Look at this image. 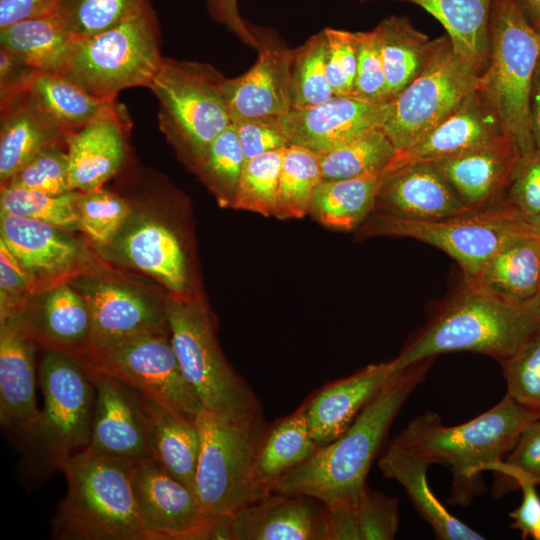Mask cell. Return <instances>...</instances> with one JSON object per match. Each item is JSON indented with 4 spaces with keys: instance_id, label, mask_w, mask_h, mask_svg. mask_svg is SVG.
Instances as JSON below:
<instances>
[{
    "instance_id": "cell-26",
    "label": "cell",
    "mask_w": 540,
    "mask_h": 540,
    "mask_svg": "<svg viewBox=\"0 0 540 540\" xmlns=\"http://www.w3.org/2000/svg\"><path fill=\"white\" fill-rule=\"evenodd\" d=\"M399 371L394 359L374 363L319 390L305 403L310 431L317 445L324 446L345 432Z\"/></svg>"
},
{
    "instance_id": "cell-5",
    "label": "cell",
    "mask_w": 540,
    "mask_h": 540,
    "mask_svg": "<svg viewBox=\"0 0 540 540\" xmlns=\"http://www.w3.org/2000/svg\"><path fill=\"white\" fill-rule=\"evenodd\" d=\"M165 307L174 352L203 409L240 424L263 421L253 390L223 355L204 303L171 295Z\"/></svg>"
},
{
    "instance_id": "cell-11",
    "label": "cell",
    "mask_w": 540,
    "mask_h": 540,
    "mask_svg": "<svg viewBox=\"0 0 540 540\" xmlns=\"http://www.w3.org/2000/svg\"><path fill=\"white\" fill-rule=\"evenodd\" d=\"M195 493L207 515H232L258 500L255 462L267 426L240 424L202 410Z\"/></svg>"
},
{
    "instance_id": "cell-3",
    "label": "cell",
    "mask_w": 540,
    "mask_h": 540,
    "mask_svg": "<svg viewBox=\"0 0 540 540\" xmlns=\"http://www.w3.org/2000/svg\"><path fill=\"white\" fill-rule=\"evenodd\" d=\"M539 333V297L512 303L464 284L394 360L401 370L444 353L474 352L502 363Z\"/></svg>"
},
{
    "instance_id": "cell-21",
    "label": "cell",
    "mask_w": 540,
    "mask_h": 540,
    "mask_svg": "<svg viewBox=\"0 0 540 540\" xmlns=\"http://www.w3.org/2000/svg\"><path fill=\"white\" fill-rule=\"evenodd\" d=\"M472 211L431 162L386 167L374 211L406 220H436Z\"/></svg>"
},
{
    "instance_id": "cell-16",
    "label": "cell",
    "mask_w": 540,
    "mask_h": 540,
    "mask_svg": "<svg viewBox=\"0 0 540 540\" xmlns=\"http://www.w3.org/2000/svg\"><path fill=\"white\" fill-rule=\"evenodd\" d=\"M90 367V366H89ZM95 408L88 452L137 462L151 458V436L138 393L90 367Z\"/></svg>"
},
{
    "instance_id": "cell-2",
    "label": "cell",
    "mask_w": 540,
    "mask_h": 540,
    "mask_svg": "<svg viewBox=\"0 0 540 540\" xmlns=\"http://www.w3.org/2000/svg\"><path fill=\"white\" fill-rule=\"evenodd\" d=\"M538 418L506 394L488 411L456 426H444L438 414L428 411L412 420L391 443L430 464L447 465L453 475L449 501L465 506L483 489V472L492 471Z\"/></svg>"
},
{
    "instance_id": "cell-32",
    "label": "cell",
    "mask_w": 540,
    "mask_h": 540,
    "mask_svg": "<svg viewBox=\"0 0 540 540\" xmlns=\"http://www.w3.org/2000/svg\"><path fill=\"white\" fill-rule=\"evenodd\" d=\"M312 437L306 404L266 428L255 462L258 499L272 492L276 482L318 450Z\"/></svg>"
},
{
    "instance_id": "cell-62",
    "label": "cell",
    "mask_w": 540,
    "mask_h": 540,
    "mask_svg": "<svg viewBox=\"0 0 540 540\" xmlns=\"http://www.w3.org/2000/svg\"><path fill=\"white\" fill-rule=\"evenodd\" d=\"M530 235L540 243V214L527 220Z\"/></svg>"
},
{
    "instance_id": "cell-46",
    "label": "cell",
    "mask_w": 540,
    "mask_h": 540,
    "mask_svg": "<svg viewBox=\"0 0 540 540\" xmlns=\"http://www.w3.org/2000/svg\"><path fill=\"white\" fill-rule=\"evenodd\" d=\"M149 0H58L54 13L77 38L95 35L125 20Z\"/></svg>"
},
{
    "instance_id": "cell-8",
    "label": "cell",
    "mask_w": 540,
    "mask_h": 540,
    "mask_svg": "<svg viewBox=\"0 0 540 540\" xmlns=\"http://www.w3.org/2000/svg\"><path fill=\"white\" fill-rule=\"evenodd\" d=\"M224 77L210 64L164 57L149 85L158 101V125L192 167L232 122Z\"/></svg>"
},
{
    "instance_id": "cell-37",
    "label": "cell",
    "mask_w": 540,
    "mask_h": 540,
    "mask_svg": "<svg viewBox=\"0 0 540 540\" xmlns=\"http://www.w3.org/2000/svg\"><path fill=\"white\" fill-rule=\"evenodd\" d=\"M328 540H391L399 528L398 500L367 487L351 503L327 507Z\"/></svg>"
},
{
    "instance_id": "cell-39",
    "label": "cell",
    "mask_w": 540,
    "mask_h": 540,
    "mask_svg": "<svg viewBox=\"0 0 540 540\" xmlns=\"http://www.w3.org/2000/svg\"><path fill=\"white\" fill-rule=\"evenodd\" d=\"M28 98L65 133L79 129L117 99L98 98L58 73L37 72Z\"/></svg>"
},
{
    "instance_id": "cell-14",
    "label": "cell",
    "mask_w": 540,
    "mask_h": 540,
    "mask_svg": "<svg viewBox=\"0 0 540 540\" xmlns=\"http://www.w3.org/2000/svg\"><path fill=\"white\" fill-rule=\"evenodd\" d=\"M146 540H232L230 515H207L186 485L152 458L132 467Z\"/></svg>"
},
{
    "instance_id": "cell-27",
    "label": "cell",
    "mask_w": 540,
    "mask_h": 540,
    "mask_svg": "<svg viewBox=\"0 0 540 540\" xmlns=\"http://www.w3.org/2000/svg\"><path fill=\"white\" fill-rule=\"evenodd\" d=\"M36 345L1 321L0 422L23 441L40 415L35 395Z\"/></svg>"
},
{
    "instance_id": "cell-57",
    "label": "cell",
    "mask_w": 540,
    "mask_h": 540,
    "mask_svg": "<svg viewBox=\"0 0 540 540\" xmlns=\"http://www.w3.org/2000/svg\"><path fill=\"white\" fill-rule=\"evenodd\" d=\"M206 5L215 22L225 25L245 44L260 49L263 33L242 19L238 11V0H206Z\"/></svg>"
},
{
    "instance_id": "cell-54",
    "label": "cell",
    "mask_w": 540,
    "mask_h": 540,
    "mask_svg": "<svg viewBox=\"0 0 540 540\" xmlns=\"http://www.w3.org/2000/svg\"><path fill=\"white\" fill-rule=\"evenodd\" d=\"M232 124L236 129L246 161L292 145L280 125L279 117L246 118L234 121Z\"/></svg>"
},
{
    "instance_id": "cell-9",
    "label": "cell",
    "mask_w": 540,
    "mask_h": 540,
    "mask_svg": "<svg viewBox=\"0 0 540 540\" xmlns=\"http://www.w3.org/2000/svg\"><path fill=\"white\" fill-rule=\"evenodd\" d=\"M39 380L44 407L24 443L38 466L60 469L89 443L95 386L85 362L55 350H45Z\"/></svg>"
},
{
    "instance_id": "cell-64",
    "label": "cell",
    "mask_w": 540,
    "mask_h": 540,
    "mask_svg": "<svg viewBox=\"0 0 540 540\" xmlns=\"http://www.w3.org/2000/svg\"><path fill=\"white\" fill-rule=\"evenodd\" d=\"M539 298H540V295H539Z\"/></svg>"
},
{
    "instance_id": "cell-53",
    "label": "cell",
    "mask_w": 540,
    "mask_h": 540,
    "mask_svg": "<svg viewBox=\"0 0 540 540\" xmlns=\"http://www.w3.org/2000/svg\"><path fill=\"white\" fill-rule=\"evenodd\" d=\"M504 199L527 220L540 214V151L521 155Z\"/></svg>"
},
{
    "instance_id": "cell-51",
    "label": "cell",
    "mask_w": 540,
    "mask_h": 540,
    "mask_svg": "<svg viewBox=\"0 0 540 540\" xmlns=\"http://www.w3.org/2000/svg\"><path fill=\"white\" fill-rule=\"evenodd\" d=\"M326 75L335 96L351 97L354 91L358 39L356 32L325 28Z\"/></svg>"
},
{
    "instance_id": "cell-31",
    "label": "cell",
    "mask_w": 540,
    "mask_h": 540,
    "mask_svg": "<svg viewBox=\"0 0 540 540\" xmlns=\"http://www.w3.org/2000/svg\"><path fill=\"white\" fill-rule=\"evenodd\" d=\"M470 287L512 303H528L540 295V243L531 235L500 249L469 283Z\"/></svg>"
},
{
    "instance_id": "cell-18",
    "label": "cell",
    "mask_w": 540,
    "mask_h": 540,
    "mask_svg": "<svg viewBox=\"0 0 540 540\" xmlns=\"http://www.w3.org/2000/svg\"><path fill=\"white\" fill-rule=\"evenodd\" d=\"M390 102L378 104L334 95L309 108L291 110L280 116L279 122L291 144L321 155L367 131L383 128Z\"/></svg>"
},
{
    "instance_id": "cell-59",
    "label": "cell",
    "mask_w": 540,
    "mask_h": 540,
    "mask_svg": "<svg viewBox=\"0 0 540 540\" xmlns=\"http://www.w3.org/2000/svg\"><path fill=\"white\" fill-rule=\"evenodd\" d=\"M58 0H0V29L53 12Z\"/></svg>"
},
{
    "instance_id": "cell-15",
    "label": "cell",
    "mask_w": 540,
    "mask_h": 540,
    "mask_svg": "<svg viewBox=\"0 0 540 540\" xmlns=\"http://www.w3.org/2000/svg\"><path fill=\"white\" fill-rule=\"evenodd\" d=\"M0 234L28 275L34 294L93 272L91 252L60 228L1 213Z\"/></svg>"
},
{
    "instance_id": "cell-38",
    "label": "cell",
    "mask_w": 540,
    "mask_h": 540,
    "mask_svg": "<svg viewBox=\"0 0 540 540\" xmlns=\"http://www.w3.org/2000/svg\"><path fill=\"white\" fill-rule=\"evenodd\" d=\"M375 29L392 100L421 72L429 55L431 41L406 17L390 16Z\"/></svg>"
},
{
    "instance_id": "cell-48",
    "label": "cell",
    "mask_w": 540,
    "mask_h": 540,
    "mask_svg": "<svg viewBox=\"0 0 540 540\" xmlns=\"http://www.w3.org/2000/svg\"><path fill=\"white\" fill-rule=\"evenodd\" d=\"M491 472L495 475L494 497L519 488L524 481L540 484V418L523 430L513 448Z\"/></svg>"
},
{
    "instance_id": "cell-60",
    "label": "cell",
    "mask_w": 540,
    "mask_h": 540,
    "mask_svg": "<svg viewBox=\"0 0 540 540\" xmlns=\"http://www.w3.org/2000/svg\"><path fill=\"white\" fill-rule=\"evenodd\" d=\"M530 118L535 149L540 151V57L531 92Z\"/></svg>"
},
{
    "instance_id": "cell-42",
    "label": "cell",
    "mask_w": 540,
    "mask_h": 540,
    "mask_svg": "<svg viewBox=\"0 0 540 540\" xmlns=\"http://www.w3.org/2000/svg\"><path fill=\"white\" fill-rule=\"evenodd\" d=\"M246 158L233 124L218 135L191 167L221 205L232 207Z\"/></svg>"
},
{
    "instance_id": "cell-29",
    "label": "cell",
    "mask_w": 540,
    "mask_h": 540,
    "mask_svg": "<svg viewBox=\"0 0 540 540\" xmlns=\"http://www.w3.org/2000/svg\"><path fill=\"white\" fill-rule=\"evenodd\" d=\"M431 464L399 446L390 443L378 461L387 478L399 482L407 492L416 511L431 526L441 540H481L479 533L453 516L432 493L427 482Z\"/></svg>"
},
{
    "instance_id": "cell-44",
    "label": "cell",
    "mask_w": 540,
    "mask_h": 540,
    "mask_svg": "<svg viewBox=\"0 0 540 540\" xmlns=\"http://www.w3.org/2000/svg\"><path fill=\"white\" fill-rule=\"evenodd\" d=\"M334 96L326 75L324 31L311 36L294 50L291 67V110H301Z\"/></svg>"
},
{
    "instance_id": "cell-19",
    "label": "cell",
    "mask_w": 540,
    "mask_h": 540,
    "mask_svg": "<svg viewBox=\"0 0 540 540\" xmlns=\"http://www.w3.org/2000/svg\"><path fill=\"white\" fill-rule=\"evenodd\" d=\"M132 126L126 108L116 100L105 111L66 136L69 180L73 190L102 188L123 168Z\"/></svg>"
},
{
    "instance_id": "cell-22",
    "label": "cell",
    "mask_w": 540,
    "mask_h": 540,
    "mask_svg": "<svg viewBox=\"0 0 540 540\" xmlns=\"http://www.w3.org/2000/svg\"><path fill=\"white\" fill-rule=\"evenodd\" d=\"M230 517L232 540H328L327 506L303 494L274 491Z\"/></svg>"
},
{
    "instance_id": "cell-20",
    "label": "cell",
    "mask_w": 540,
    "mask_h": 540,
    "mask_svg": "<svg viewBox=\"0 0 540 540\" xmlns=\"http://www.w3.org/2000/svg\"><path fill=\"white\" fill-rule=\"evenodd\" d=\"M73 284L85 299L91 316L89 349L147 331L169 330L165 299L159 301L124 283L91 275L82 276Z\"/></svg>"
},
{
    "instance_id": "cell-61",
    "label": "cell",
    "mask_w": 540,
    "mask_h": 540,
    "mask_svg": "<svg viewBox=\"0 0 540 540\" xmlns=\"http://www.w3.org/2000/svg\"><path fill=\"white\" fill-rule=\"evenodd\" d=\"M514 2L540 36V0H514Z\"/></svg>"
},
{
    "instance_id": "cell-7",
    "label": "cell",
    "mask_w": 540,
    "mask_h": 540,
    "mask_svg": "<svg viewBox=\"0 0 540 540\" xmlns=\"http://www.w3.org/2000/svg\"><path fill=\"white\" fill-rule=\"evenodd\" d=\"M157 12L150 0L120 23L77 38L60 73L88 93L105 100L120 91L148 88L164 57Z\"/></svg>"
},
{
    "instance_id": "cell-17",
    "label": "cell",
    "mask_w": 540,
    "mask_h": 540,
    "mask_svg": "<svg viewBox=\"0 0 540 540\" xmlns=\"http://www.w3.org/2000/svg\"><path fill=\"white\" fill-rule=\"evenodd\" d=\"M32 296L3 320L45 350L60 351L84 361L92 323L83 296L68 282Z\"/></svg>"
},
{
    "instance_id": "cell-49",
    "label": "cell",
    "mask_w": 540,
    "mask_h": 540,
    "mask_svg": "<svg viewBox=\"0 0 540 540\" xmlns=\"http://www.w3.org/2000/svg\"><path fill=\"white\" fill-rule=\"evenodd\" d=\"M2 186L52 195L75 191L69 180L66 142L54 143L42 149Z\"/></svg>"
},
{
    "instance_id": "cell-41",
    "label": "cell",
    "mask_w": 540,
    "mask_h": 540,
    "mask_svg": "<svg viewBox=\"0 0 540 540\" xmlns=\"http://www.w3.org/2000/svg\"><path fill=\"white\" fill-rule=\"evenodd\" d=\"M322 180L318 154L298 145L287 147L282 158L275 217L292 219L308 214L314 191Z\"/></svg>"
},
{
    "instance_id": "cell-50",
    "label": "cell",
    "mask_w": 540,
    "mask_h": 540,
    "mask_svg": "<svg viewBox=\"0 0 540 540\" xmlns=\"http://www.w3.org/2000/svg\"><path fill=\"white\" fill-rule=\"evenodd\" d=\"M501 365L507 395L540 416V333Z\"/></svg>"
},
{
    "instance_id": "cell-25",
    "label": "cell",
    "mask_w": 540,
    "mask_h": 540,
    "mask_svg": "<svg viewBox=\"0 0 540 540\" xmlns=\"http://www.w3.org/2000/svg\"><path fill=\"white\" fill-rule=\"evenodd\" d=\"M504 135L496 114L477 89L415 144L396 151L387 167L436 162L478 148Z\"/></svg>"
},
{
    "instance_id": "cell-55",
    "label": "cell",
    "mask_w": 540,
    "mask_h": 540,
    "mask_svg": "<svg viewBox=\"0 0 540 540\" xmlns=\"http://www.w3.org/2000/svg\"><path fill=\"white\" fill-rule=\"evenodd\" d=\"M34 294L25 270L0 239L1 321L10 317Z\"/></svg>"
},
{
    "instance_id": "cell-6",
    "label": "cell",
    "mask_w": 540,
    "mask_h": 540,
    "mask_svg": "<svg viewBox=\"0 0 540 540\" xmlns=\"http://www.w3.org/2000/svg\"><path fill=\"white\" fill-rule=\"evenodd\" d=\"M490 49L479 91L496 114L504 134L521 155L535 150L530 102L540 57V36L514 0H493Z\"/></svg>"
},
{
    "instance_id": "cell-12",
    "label": "cell",
    "mask_w": 540,
    "mask_h": 540,
    "mask_svg": "<svg viewBox=\"0 0 540 540\" xmlns=\"http://www.w3.org/2000/svg\"><path fill=\"white\" fill-rule=\"evenodd\" d=\"M479 77L447 35L432 40L421 72L390 102L383 130L396 150L409 148L453 113L479 88Z\"/></svg>"
},
{
    "instance_id": "cell-43",
    "label": "cell",
    "mask_w": 540,
    "mask_h": 540,
    "mask_svg": "<svg viewBox=\"0 0 540 540\" xmlns=\"http://www.w3.org/2000/svg\"><path fill=\"white\" fill-rule=\"evenodd\" d=\"M80 191L52 195L39 191L2 186L1 213L41 221L64 231L79 229L77 200Z\"/></svg>"
},
{
    "instance_id": "cell-35",
    "label": "cell",
    "mask_w": 540,
    "mask_h": 540,
    "mask_svg": "<svg viewBox=\"0 0 540 540\" xmlns=\"http://www.w3.org/2000/svg\"><path fill=\"white\" fill-rule=\"evenodd\" d=\"M76 39L54 13L0 29V47L16 54L38 72L45 73L62 72Z\"/></svg>"
},
{
    "instance_id": "cell-4",
    "label": "cell",
    "mask_w": 540,
    "mask_h": 540,
    "mask_svg": "<svg viewBox=\"0 0 540 540\" xmlns=\"http://www.w3.org/2000/svg\"><path fill=\"white\" fill-rule=\"evenodd\" d=\"M135 462L82 450L61 466L67 494L53 519L59 540H146L133 483Z\"/></svg>"
},
{
    "instance_id": "cell-23",
    "label": "cell",
    "mask_w": 540,
    "mask_h": 540,
    "mask_svg": "<svg viewBox=\"0 0 540 540\" xmlns=\"http://www.w3.org/2000/svg\"><path fill=\"white\" fill-rule=\"evenodd\" d=\"M253 66L226 78L224 92L231 122L256 117H280L291 111L290 82L294 50L263 33Z\"/></svg>"
},
{
    "instance_id": "cell-56",
    "label": "cell",
    "mask_w": 540,
    "mask_h": 540,
    "mask_svg": "<svg viewBox=\"0 0 540 540\" xmlns=\"http://www.w3.org/2000/svg\"><path fill=\"white\" fill-rule=\"evenodd\" d=\"M37 72L19 56L0 47V111L27 95Z\"/></svg>"
},
{
    "instance_id": "cell-45",
    "label": "cell",
    "mask_w": 540,
    "mask_h": 540,
    "mask_svg": "<svg viewBox=\"0 0 540 540\" xmlns=\"http://www.w3.org/2000/svg\"><path fill=\"white\" fill-rule=\"evenodd\" d=\"M79 230L100 248L111 245L129 219L131 205L103 187L80 192L77 200Z\"/></svg>"
},
{
    "instance_id": "cell-30",
    "label": "cell",
    "mask_w": 540,
    "mask_h": 540,
    "mask_svg": "<svg viewBox=\"0 0 540 540\" xmlns=\"http://www.w3.org/2000/svg\"><path fill=\"white\" fill-rule=\"evenodd\" d=\"M137 393L149 424L151 458L195 493L200 453L196 421L181 416L139 391Z\"/></svg>"
},
{
    "instance_id": "cell-47",
    "label": "cell",
    "mask_w": 540,
    "mask_h": 540,
    "mask_svg": "<svg viewBox=\"0 0 540 540\" xmlns=\"http://www.w3.org/2000/svg\"><path fill=\"white\" fill-rule=\"evenodd\" d=\"M284 151L268 152L246 161L233 208L275 217Z\"/></svg>"
},
{
    "instance_id": "cell-58",
    "label": "cell",
    "mask_w": 540,
    "mask_h": 540,
    "mask_svg": "<svg viewBox=\"0 0 540 540\" xmlns=\"http://www.w3.org/2000/svg\"><path fill=\"white\" fill-rule=\"evenodd\" d=\"M522 490L520 505L509 513L512 519L511 527L520 531L522 538L532 537L540 524V496L536 484L524 481L519 487Z\"/></svg>"
},
{
    "instance_id": "cell-34",
    "label": "cell",
    "mask_w": 540,
    "mask_h": 540,
    "mask_svg": "<svg viewBox=\"0 0 540 540\" xmlns=\"http://www.w3.org/2000/svg\"><path fill=\"white\" fill-rule=\"evenodd\" d=\"M392 1L411 3L431 14L446 30L455 52L480 75L483 73L489 57V20L493 0Z\"/></svg>"
},
{
    "instance_id": "cell-1",
    "label": "cell",
    "mask_w": 540,
    "mask_h": 540,
    "mask_svg": "<svg viewBox=\"0 0 540 540\" xmlns=\"http://www.w3.org/2000/svg\"><path fill=\"white\" fill-rule=\"evenodd\" d=\"M434 359L421 360L396 373L345 432L281 477L272 492L311 496L327 507L355 501L368 487L369 469L394 419Z\"/></svg>"
},
{
    "instance_id": "cell-13",
    "label": "cell",
    "mask_w": 540,
    "mask_h": 540,
    "mask_svg": "<svg viewBox=\"0 0 540 540\" xmlns=\"http://www.w3.org/2000/svg\"><path fill=\"white\" fill-rule=\"evenodd\" d=\"M83 362L190 420L196 421L203 410L180 368L169 330L94 345Z\"/></svg>"
},
{
    "instance_id": "cell-40",
    "label": "cell",
    "mask_w": 540,
    "mask_h": 540,
    "mask_svg": "<svg viewBox=\"0 0 540 540\" xmlns=\"http://www.w3.org/2000/svg\"><path fill=\"white\" fill-rule=\"evenodd\" d=\"M396 151L383 128L367 131L319 155L323 180L351 178L385 170Z\"/></svg>"
},
{
    "instance_id": "cell-52",
    "label": "cell",
    "mask_w": 540,
    "mask_h": 540,
    "mask_svg": "<svg viewBox=\"0 0 540 540\" xmlns=\"http://www.w3.org/2000/svg\"><path fill=\"white\" fill-rule=\"evenodd\" d=\"M356 33L358 62L354 91L351 97L370 103H388L391 99L387 89L376 29Z\"/></svg>"
},
{
    "instance_id": "cell-33",
    "label": "cell",
    "mask_w": 540,
    "mask_h": 540,
    "mask_svg": "<svg viewBox=\"0 0 540 540\" xmlns=\"http://www.w3.org/2000/svg\"><path fill=\"white\" fill-rule=\"evenodd\" d=\"M66 136L27 95L0 111L1 185L45 147L66 142Z\"/></svg>"
},
{
    "instance_id": "cell-10",
    "label": "cell",
    "mask_w": 540,
    "mask_h": 540,
    "mask_svg": "<svg viewBox=\"0 0 540 540\" xmlns=\"http://www.w3.org/2000/svg\"><path fill=\"white\" fill-rule=\"evenodd\" d=\"M366 235L406 237L430 244L460 266L469 283L504 246L530 235L527 219L505 199L479 210L436 220H406L372 213Z\"/></svg>"
},
{
    "instance_id": "cell-36",
    "label": "cell",
    "mask_w": 540,
    "mask_h": 540,
    "mask_svg": "<svg viewBox=\"0 0 540 540\" xmlns=\"http://www.w3.org/2000/svg\"><path fill=\"white\" fill-rule=\"evenodd\" d=\"M383 173L322 180L312 196L309 213L328 228L353 230L374 211Z\"/></svg>"
},
{
    "instance_id": "cell-24",
    "label": "cell",
    "mask_w": 540,
    "mask_h": 540,
    "mask_svg": "<svg viewBox=\"0 0 540 540\" xmlns=\"http://www.w3.org/2000/svg\"><path fill=\"white\" fill-rule=\"evenodd\" d=\"M521 156L507 136L470 151L431 162L470 210L502 201Z\"/></svg>"
},
{
    "instance_id": "cell-63",
    "label": "cell",
    "mask_w": 540,
    "mask_h": 540,
    "mask_svg": "<svg viewBox=\"0 0 540 540\" xmlns=\"http://www.w3.org/2000/svg\"><path fill=\"white\" fill-rule=\"evenodd\" d=\"M532 538L536 539V540H540V524L538 525V527L534 531V533L532 535Z\"/></svg>"
},
{
    "instance_id": "cell-28",
    "label": "cell",
    "mask_w": 540,
    "mask_h": 540,
    "mask_svg": "<svg viewBox=\"0 0 540 540\" xmlns=\"http://www.w3.org/2000/svg\"><path fill=\"white\" fill-rule=\"evenodd\" d=\"M118 254L130 266L159 281L171 295H190L183 248L165 224L147 217L138 219L119 239Z\"/></svg>"
}]
</instances>
